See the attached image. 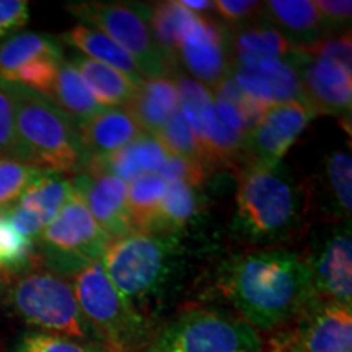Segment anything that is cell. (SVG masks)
<instances>
[{"label":"cell","mask_w":352,"mask_h":352,"mask_svg":"<svg viewBox=\"0 0 352 352\" xmlns=\"http://www.w3.org/2000/svg\"><path fill=\"white\" fill-rule=\"evenodd\" d=\"M219 285L256 331H272L300 318L316 302L307 259L285 248H259L232 259Z\"/></svg>","instance_id":"1"},{"label":"cell","mask_w":352,"mask_h":352,"mask_svg":"<svg viewBox=\"0 0 352 352\" xmlns=\"http://www.w3.org/2000/svg\"><path fill=\"white\" fill-rule=\"evenodd\" d=\"M12 103L19 162L57 173H80L90 160L80 131L46 96L20 83L0 80Z\"/></svg>","instance_id":"2"},{"label":"cell","mask_w":352,"mask_h":352,"mask_svg":"<svg viewBox=\"0 0 352 352\" xmlns=\"http://www.w3.org/2000/svg\"><path fill=\"white\" fill-rule=\"evenodd\" d=\"M233 230L253 246L274 245L300 226L303 189L277 165L241 168Z\"/></svg>","instance_id":"3"},{"label":"cell","mask_w":352,"mask_h":352,"mask_svg":"<svg viewBox=\"0 0 352 352\" xmlns=\"http://www.w3.org/2000/svg\"><path fill=\"white\" fill-rule=\"evenodd\" d=\"M175 248L176 235L135 232L111 240L101 258L114 289L145 318L147 307L168 284Z\"/></svg>","instance_id":"4"},{"label":"cell","mask_w":352,"mask_h":352,"mask_svg":"<svg viewBox=\"0 0 352 352\" xmlns=\"http://www.w3.org/2000/svg\"><path fill=\"white\" fill-rule=\"evenodd\" d=\"M72 289L82 314L108 352H135L151 338V320L120 296L108 279L101 259L72 276Z\"/></svg>","instance_id":"5"},{"label":"cell","mask_w":352,"mask_h":352,"mask_svg":"<svg viewBox=\"0 0 352 352\" xmlns=\"http://www.w3.org/2000/svg\"><path fill=\"white\" fill-rule=\"evenodd\" d=\"M8 302L20 318L43 333L101 346L98 334L78 307L72 284L54 272H25L8 290Z\"/></svg>","instance_id":"6"},{"label":"cell","mask_w":352,"mask_h":352,"mask_svg":"<svg viewBox=\"0 0 352 352\" xmlns=\"http://www.w3.org/2000/svg\"><path fill=\"white\" fill-rule=\"evenodd\" d=\"M135 352H263V340L239 316L191 308L153 329Z\"/></svg>","instance_id":"7"},{"label":"cell","mask_w":352,"mask_h":352,"mask_svg":"<svg viewBox=\"0 0 352 352\" xmlns=\"http://www.w3.org/2000/svg\"><path fill=\"white\" fill-rule=\"evenodd\" d=\"M111 239L95 222L77 192H72L34 241L51 272L64 279L100 261Z\"/></svg>","instance_id":"8"},{"label":"cell","mask_w":352,"mask_h":352,"mask_svg":"<svg viewBox=\"0 0 352 352\" xmlns=\"http://www.w3.org/2000/svg\"><path fill=\"white\" fill-rule=\"evenodd\" d=\"M67 10L129 52L145 80L168 77L171 69L158 50L151 30L148 3L72 2L67 6Z\"/></svg>","instance_id":"9"},{"label":"cell","mask_w":352,"mask_h":352,"mask_svg":"<svg viewBox=\"0 0 352 352\" xmlns=\"http://www.w3.org/2000/svg\"><path fill=\"white\" fill-rule=\"evenodd\" d=\"M173 80L178 88L179 109L195 132L206 170L230 168L239 162L245 165V138L219 120L209 88L191 77L175 76Z\"/></svg>","instance_id":"10"},{"label":"cell","mask_w":352,"mask_h":352,"mask_svg":"<svg viewBox=\"0 0 352 352\" xmlns=\"http://www.w3.org/2000/svg\"><path fill=\"white\" fill-rule=\"evenodd\" d=\"M311 276L314 297L320 303L352 305V236L351 220L333 222L316 235L305 258Z\"/></svg>","instance_id":"11"},{"label":"cell","mask_w":352,"mask_h":352,"mask_svg":"<svg viewBox=\"0 0 352 352\" xmlns=\"http://www.w3.org/2000/svg\"><path fill=\"white\" fill-rule=\"evenodd\" d=\"M316 114L305 103L272 104L263 113L243 142L245 166L272 168L280 164Z\"/></svg>","instance_id":"12"},{"label":"cell","mask_w":352,"mask_h":352,"mask_svg":"<svg viewBox=\"0 0 352 352\" xmlns=\"http://www.w3.org/2000/svg\"><path fill=\"white\" fill-rule=\"evenodd\" d=\"M302 51L297 70L307 107L315 114H351L352 60L329 56L314 47Z\"/></svg>","instance_id":"13"},{"label":"cell","mask_w":352,"mask_h":352,"mask_svg":"<svg viewBox=\"0 0 352 352\" xmlns=\"http://www.w3.org/2000/svg\"><path fill=\"white\" fill-rule=\"evenodd\" d=\"M178 63L186 67L192 80L212 91L230 70L228 32L217 21L197 13L195 23L179 44Z\"/></svg>","instance_id":"14"},{"label":"cell","mask_w":352,"mask_h":352,"mask_svg":"<svg viewBox=\"0 0 352 352\" xmlns=\"http://www.w3.org/2000/svg\"><path fill=\"white\" fill-rule=\"evenodd\" d=\"M72 192V178H67L65 173L47 171L30 184L20 199L6 209V214L20 235L36 241L44 228L60 212Z\"/></svg>","instance_id":"15"},{"label":"cell","mask_w":352,"mask_h":352,"mask_svg":"<svg viewBox=\"0 0 352 352\" xmlns=\"http://www.w3.org/2000/svg\"><path fill=\"white\" fill-rule=\"evenodd\" d=\"M127 186L122 179L104 173L80 171L72 178L74 192L111 240L134 233L127 212Z\"/></svg>","instance_id":"16"},{"label":"cell","mask_w":352,"mask_h":352,"mask_svg":"<svg viewBox=\"0 0 352 352\" xmlns=\"http://www.w3.org/2000/svg\"><path fill=\"white\" fill-rule=\"evenodd\" d=\"M297 346L302 352H352V308L314 302L302 316Z\"/></svg>","instance_id":"17"},{"label":"cell","mask_w":352,"mask_h":352,"mask_svg":"<svg viewBox=\"0 0 352 352\" xmlns=\"http://www.w3.org/2000/svg\"><path fill=\"white\" fill-rule=\"evenodd\" d=\"M259 12L263 23L276 28L298 50L315 46L333 34L311 0H270L261 3Z\"/></svg>","instance_id":"18"},{"label":"cell","mask_w":352,"mask_h":352,"mask_svg":"<svg viewBox=\"0 0 352 352\" xmlns=\"http://www.w3.org/2000/svg\"><path fill=\"white\" fill-rule=\"evenodd\" d=\"M168 157L165 148L152 134L142 132L126 147L101 157H90L85 170L88 173L116 176L124 183H132L145 173H157Z\"/></svg>","instance_id":"19"},{"label":"cell","mask_w":352,"mask_h":352,"mask_svg":"<svg viewBox=\"0 0 352 352\" xmlns=\"http://www.w3.org/2000/svg\"><path fill=\"white\" fill-rule=\"evenodd\" d=\"M78 131L90 157L118 152L142 134V129L126 107L103 108L90 120L78 124Z\"/></svg>","instance_id":"20"},{"label":"cell","mask_w":352,"mask_h":352,"mask_svg":"<svg viewBox=\"0 0 352 352\" xmlns=\"http://www.w3.org/2000/svg\"><path fill=\"white\" fill-rule=\"evenodd\" d=\"M228 50H230V63L271 59L287 60L296 67L303 54V51L290 44L284 34L263 21L228 34Z\"/></svg>","instance_id":"21"},{"label":"cell","mask_w":352,"mask_h":352,"mask_svg":"<svg viewBox=\"0 0 352 352\" xmlns=\"http://www.w3.org/2000/svg\"><path fill=\"white\" fill-rule=\"evenodd\" d=\"M126 108L142 132L153 135L179 111L178 88L173 77L144 80Z\"/></svg>","instance_id":"22"},{"label":"cell","mask_w":352,"mask_h":352,"mask_svg":"<svg viewBox=\"0 0 352 352\" xmlns=\"http://www.w3.org/2000/svg\"><path fill=\"white\" fill-rule=\"evenodd\" d=\"M69 63L76 67L88 91L103 108L127 107L140 87L120 70L82 54L72 56Z\"/></svg>","instance_id":"23"},{"label":"cell","mask_w":352,"mask_h":352,"mask_svg":"<svg viewBox=\"0 0 352 352\" xmlns=\"http://www.w3.org/2000/svg\"><path fill=\"white\" fill-rule=\"evenodd\" d=\"M64 43L76 47L82 52V56L88 59L98 60L101 64H107L109 67L120 70L129 78H132L138 85H142L145 78L140 74L139 65L132 59L129 52H126L121 46H118L111 38L101 33L100 30L91 28L88 25H77L70 28L60 36Z\"/></svg>","instance_id":"24"},{"label":"cell","mask_w":352,"mask_h":352,"mask_svg":"<svg viewBox=\"0 0 352 352\" xmlns=\"http://www.w3.org/2000/svg\"><path fill=\"white\" fill-rule=\"evenodd\" d=\"M44 96L50 98L57 108L63 109L70 120L76 121L77 126L103 109L94 95L88 91L76 67L65 59L57 65L54 82Z\"/></svg>","instance_id":"25"},{"label":"cell","mask_w":352,"mask_h":352,"mask_svg":"<svg viewBox=\"0 0 352 352\" xmlns=\"http://www.w3.org/2000/svg\"><path fill=\"white\" fill-rule=\"evenodd\" d=\"M196 16L197 13L182 6V2H158L151 6L148 21L153 39L170 69L178 64L179 44L195 23Z\"/></svg>","instance_id":"26"},{"label":"cell","mask_w":352,"mask_h":352,"mask_svg":"<svg viewBox=\"0 0 352 352\" xmlns=\"http://www.w3.org/2000/svg\"><path fill=\"white\" fill-rule=\"evenodd\" d=\"M59 39L46 33L26 32L0 43V80H10L25 64L38 59H63Z\"/></svg>","instance_id":"27"},{"label":"cell","mask_w":352,"mask_h":352,"mask_svg":"<svg viewBox=\"0 0 352 352\" xmlns=\"http://www.w3.org/2000/svg\"><path fill=\"white\" fill-rule=\"evenodd\" d=\"M196 189L197 188L189 186L183 182L168 183V189H166L160 209L145 233L176 235L178 232H182L192 215L197 212L199 197H197Z\"/></svg>","instance_id":"28"},{"label":"cell","mask_w":352,"mask_h":352,"mask_svg":"<svg viewBox=\"0 0 352 352\" xmlns=\"http://www.w3.org/2000/svg\"><path fill=\"white\" fill-rule=\"evenodd\" d=\"M327 204L333 222L351 220L352 209V158L349 151H338L324 162Z\"/></svg>","instance_id":"29"},{"label":"cell","mask_w":352,"mask_h":352,"mask_svg":"<svg viewBox=\"0 0 352 352\" xmlns=\"http://www.w3.org/2000/svg\"><path fill=\"white\" fill-rule=\"evenodd\" d=\"M168 183L157 173H145L127 186V212L132 230L145 233L160 209Z\"/></svg>","instance_id":"30"},{"label":"cell","mask_w":352,"mask_h":352,"mask_svg":"<svg viewBox=\"0 0 352 352\" xmlns=\"http://www.w3.org/2000/svg\"><path fill=\"white\" fill-rule=\"evenodd\" d=\"M36 256V245L13 228L6 209L0 210V267L3 272L28 270Z\"/></svg>","instance_id":"31"},{"label":"cell","mask_w":352,"mask_h":352,"mask_svg":"<svg viewBox=\"0 0 352 352\" xmlns=\"http://www.w3.org/2000/svg\"><path fill=\"white\" fill-rule=\"evenodd\" d=\"M153 138L160 142L168 155L183 157L188 158V160H196L202 164L201 151L195 138V132H192L182 109L176 111L173 118L160 131L153 134Z\"/></svg>","instance_id":"32"},{"label":"cell","mask_w":352,"mask_h":352,"mask_svg":"<svg viewBox=\"0 0 352 352\" xmlns=\"http://www.w3.org/2000/svg\"><path fill=\"white\" fill-rule=\"evenodd\" d=\"M46 173L47 170L16 160H0V210L12 208L30 184Z\"/></svg>","instance_id":"33"},{"label":"cell","mask_w":352,"mask_h":352,"mask_svg":"<svg viewBox=\"0 0 352 352\" xmlns=\"http://www.w3.org/2000/svg\"><path fill=\"white\" fill-rule=\"evenodd\" d=\"M12 352H108L98 344H90L72 340V338L57 336L50 333H28L21 336Z\"/></svg>","instance_id":"34"},{"label":"cell","mask_w":352,"mask_h":352,"mask_svg":"<svg viewBox=\"0 0 352 352\" xmlns=\"http://www.w3.org/2000/svg\"><path fill=\"white\" fill-rule=\"evenodd\" d=\"M158 176L165 179L166 183L183 182L189 186L199 188L204 179L208 178L209 171L204 168V165L196 160H188V158L168 155L164 165L157 171Z\"/></svg>","instance_id":"35"},{"label":"cell","mask_w":352,"mask_h":352,"mask_svg":"<svg viewBox=\"0 0 352 352\" xmlns=\"http://www.w3.org/2000/svg\"><path fill=\"white\" fill-rule=\"evenodd\" d=\"M16 134L13 121L12 103L6 91L0 88V160H16Z\"/></svg>","instance_id":"36"},{"label":"cell","mask_w":352,"mask_h":352,"mask_svg":"<svg viewBox=\"0 0 352 352\" xmlns=\"http://www.w3.org/2000/svg\"><path fill=\"white\" fill-rule=\"evenodd\" d=\"M30 7L26 0H0V39L28 23Z\"/></svg>","instance_id":"37"},{"label":"cell","mask_w":352,"mask_h":352,"mask_svg":"<svg viewBox=\"0 0 352 352\" xmlns=\"http://www.w3.org/2000/svg\"><path fill=\"white\" fill-rule=\"evenodd\" d=\"M314 3L333 34L336 30H346V26H349L352 12L349 0H315Z\"/></svg>","instance_id":"38"},{"label":"cell","mask_w":352,"mask_h":352,"mask_svg":"<svg viewBox=\"0 0 352 352\" xmlns=\"http://www.w3.org/2000/svg\"><path fill=\"white\" fill-rule=\"evenodd\" d=\"M261 2H253V0H217L214 2V10L217 12L220 20L226 23H241V21L250 20L254 12H259Z\"/></svg>","instance_id":"39"},{"label":"cell","mask_w":352,"mask_h":352,"mask_svg":"<svg viewBox=\"0 0 352 352\" xmlns=\"http://www.w3.org/2000/svg\"><path fill=\"white\" fill-rule=\"evenodd\" d=\"M182 6L195 13L214 10V2H210V0H182Z\"/></svg>","instance_id":"40"},{"label":"cell","mask_w":352,"mask_h":352,"mask_svg":"<svg viewBox=\"0 0 352 352\" xmlns=\"http://www.w3.org/2000/svg\"><path fill=\"white\" fill-rule=\"evenodd\" d=\"M267 352H302V349L297 346L296 341H285V342H279V344L274 346Z\"/></svg>","instance_id":"41"},{"label":"cell","mask_w":352,"mask_h":352,"mask_svg":"<svg viewBox=\"0 0 352 352\" xmlns=\"http://www.w3.org/2000/svg\"><path fill=\"white\" fill-rule=\"evenodd\" d=\"M3 274H6V272L2 271V267H0V280H2V277H3Z\"/></svg>","instance_id":"42"}]
</instances>
